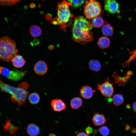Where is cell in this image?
Segmentation results:
<instances>
[{"mask_svg":"<svg viewBox=\"0 0 136 136\" xmlns=\"http://www.w3.org/2000/svg\"><path fill=\"white\" fill-rule=\"evenodd\" d=\"M99 132L103 136H107L110 132L108 128L106 126H103L100 127L98 129Z\"/></svg>","mask_w":136,"mask_h":136,"instance_id":"484cf974","label":"cell"},{"mask_svg":"<svg viewBox=\"0 0 136 136\" xmlns=\"http://www.w3.org/2000/svg\"><path fill=\"white\" fill-rule=\"evenodd\" d=\"M101 31L103 35L106 36H112L114 32L112 26L107 22L103 26Z\"/></svg>","mask_w":136,"mask_h":136,"instance_id":"e0dca14e","label":"cell"},{"mask_svg":"<svg viewBox=\"0 0 136 136\" xmlns=\"http://www.w3.org/2000/svg\"><path fill=\"white\" fill-rule=\"evenodd\" d=\"M104 8L106 11L111 14L120 12L119 5L115 0H105Z\"/></svg>","mask_w":136,"mask_h":136,"instance_id":"ba28073f","label":"cell"},{"mask_svg":"<svg viewBox=\"0 0 136 136\" xmlns=\"http://www.w3.org/2000/svg\"><path fill=\"white\" fill-rule=\"evenodd\" d=\"M110 41L109 39L106 37H100L97 42V45L101 48L106 49L109 46Z\"/></svg>","mask_w":136,"mask_h":136,"instance_id":"2e32d148","label":"cell"},{"mask_svg":"<svg viewBox=\"0 0 136 136\" xmlns=\"http://www.w3.org/2000/svg\"><path fill=\"white\" fill-rule=\"evenodd\" d=\"M95 90L90 86L87 85L83 86L80 90V93L82 97L84 98L89 99L92 97Z\"/></svg>","mask_w":136,"mask_h":136,"instance_id":"7c38bea8","label":"cell"},{"mask_svg":"<svg viewBox=\"0 0 136 136\" xmlns=\"http://www.w3.org/2000/svg\"><path fill=\"white\" fill-rule=\"evenodd\" d=\"M0 86L2 91L11 94L10 97L12 102L17 103L20 106L25 104L29 93L28 90L29 85L27 83L22 82L18 87H15L4 82L1 80Z\"/></svg>","mask_w":136,"mask_h":136,"instance_id":"7a4b0ae2","label":"cell"},{"mask_svg":"<svg viewBox=\"0 0 136 136\" xmlns=\"http://www.w3.org/2000/svg\"><path fill=\"white\" fill-rule=\"evenodd\" d=\"M48 136H56V135L53 133H51L49 134Z\"/></svg>","mask_w":136,"mask_h":136,"instance_id":"f546056e","label":"cell"},{"mask_svg":"<svg viewBox=\"0 0 136 136\" xmlns=\"http://www.w3.org/2000/svg\"><path fill=\"white\" fill-rule=\"evenodd\" d=\"M31 36L33 38L40 36L42 33V30L39 26L35 25L31 26L29 30Z\"/></svg>","mask_w":136,"mask_h":136,"instance_id":"d6986e66","label":"cell"},{"mask_svg":"<svg viewBox=\"0 0 136 136\" xmlns=\"http://www.w3.org/2000/svg\"><path fill=\"white\" fill-rule=\"evenodd\" d=\"M40 99L39 94L36 92L31 93L28 95V100L30 103L32 105L38 104L39 102Z\"/></svg>","mask_w":136,"mask_h":136,"instance_id":"603a6c76","label":"cell"},{"mask_svg":"<svg viewBox=\"0 0 136 136\" xmlns=\"http://www.w3.org/2000/svg\"><path fill=\"white\" fill-rule=\"evenodd\" d=\"M132 108L133 111L136 112V101L134 102L132 104Z\"/></svg>","mask_w":136,"mask_h":136,"instance_id":"f1b7e54d","label":"cell"},{"mask_svg":"<svg viewBox=\"0 0 136 136\" xmlns=\"http://www.w3.org/2000/svg\"><path fill=\"white\" fill-rule=\"evenodd\" d=\"M11 119H7L4 124H2L3 130L5 132L8 131L10 135H14L16 132L20 129V127L15 126L11 122Z\"/></svg>","mask_w":136,"mask_h":136,"instance_id":"8fae6325","label":"cell"},{"mask_svg":"<svg viewBox=\"0 0 136 136\" xmlns=\"http://www.w3.org/2000/svg\"><path fill=\"white\" fill-rule=\"evenodd\" d=\"M69 3L72 4V7L77 8L79 7L85 2L86 0H66Z\"/></svg>","mask_w":136,"mask_h":136,"instance_id":"cb8c5ba5","label":"cell"},{"mask_svg":"<svg viewBox=\"0 0 136 136\" xmlns=\"http://www.w3.org/2000/svg\"><path fill=\"white\" fill-rule=\"evenodd\" d=\"M105 22L101 16H98L93 19L91 20V23L93 27L100 28L104 24Z\"/></svg>","mask_w":136,"mask_h":136,"instance_id":"44dd1931","label":"cell"},{"mask_svg":"<svg viewBox=\"0 0 136 136\" xmlns=\"http://www.w3.org/2000/svg\"><path fill=\"white\" fill-rule=\"evenodd\" d=\"M86 133L89 134L91 133L93 131L92 128L89 126H88L86 128Z\"/></svg>","mask_w":136,"mask_h":136,"instance_id":"4316f807","label":"cell"},{"mask_svg":"<svg viewBox=\"0 0 136 136\" xmlns=\"http://www.w3.org/2000/svg\"><path fill=\"white\" fill-rule=\"evenodd\" d=\"M89 69L91 71L97 72L101 69V65L100 62L98 60L94 59L90 60L88 63Z\"/></svg>","mask_w":136,"mask_h":136,"instance_id":"ac0fdd59","label":"cell"},{"mask_svg":"<svg viewBox=\"0 0 136 136\" xmlns=\"http://www.w3.org/2000/svg\"><path fill=\"white\" fill-rule=\"evenodd\" d=\"M51 105L53 110L59 112L65 110L66 105L62 100L59 99H55L51 101Z\"/></svg>","mask_w":136,"mask_h":136,"instance_id":"30bf717a","label":"cell"},{"mask_svg":"<svg viewBox=\"0 0 136 136\" xmlns=\"http://www.w3.org/2000/svg\"><path fill=\"white\" fill-rule=\"evenodd\" d=\"M82 103L83 101L81 98L75 97L71 99L70 102V106L72 108L77 109L82 106Z\"/></svg>","mask_w":136,"mask_h":136,"instance_id":"ffe728a7","label":"cell"},{"mask_svg":"<svg viewBox=\"0 0 136 136\" xmlns=\"http://www.w3.org/2000/svg\"><path fill=\"white\" fill-rule=\"evenodd\" d=\"M92 121L94 126H99L105 124L107 120L103 114L97 113L93 115Z\"/></svg>","mask_w":136,"mask_h":136,"instance_id":"4fadbf2b","label":"cell"},{"mask_svg":"<svg viewBox=\"0 0 136 136\" xmlns=\"http://www.w3.org/2000/svg\"><path fill=\"white\" fill-rule=\"evenodd\" d=\"M11 61L13 66L17 68L22 67L25 63V61L23 57L19 55L15 56L12 59Z\"/></svg>","mask_w":136,"mask_h":136,"instance_id":"9a60e30c","label":"cell"},{"mask_svg":"<svg viewBox=\"0 0 136 136\" xmlns=\"http://www.w3.org/2000/svg\"><path fill=\"white\" fill-rule=\"evenodd\" d=\"M26 131L29 136H37L40 132V129L36 124L33 123L29 124L27 126Z\"/></svg>","mask_w":136,"mask_h":136,"instance_id":"5bb4252c","label":"cell"},{"mask_svg":"<svg viewBox=\"0 0 136 136\" xmlns=\"http://www.w3.org/2000/svg\"><path fill=\"white\" fill-rule=\"evenodd\" d=\"M124 101L123 96L120 94H114L112 97V102L115 106H119L122 104Z\"/></svg>","mask_w":136,"mask_h":136,"instance_id":"7402d4cb","label":"cell"},{"mask_svg":"<svg viewBox=\"0 0 136 136\" xmlns=\"http://www.w3.org/2000/svg\"><path fill=\"white\" fill-rule=\"evenodd\" d=\"M97 89L104 96L110 97L113 92L114 89L113 84L109 81L108 78L105 80V81L97 85Z\"/></svg>","mask_w":136,"mask_h":136,"instance_id":"52a82bcc","label":"cell"},{"mask_svg":"<svg viewBox=\"0 0 136 136\" xmlns=\"http://www.w3.org/2000/svg\"><path fill=\"white\" fill-rule=\"evenodd\" d=\"M93 26L91 22L82 16L76 17L74 20L72 29L73 39L82 45L93 40L91 30Z\"/></svg>","mask_w":136,"mask_h":136,"instance_id":"6da1fadb","label":"cell"},{"mask_svg":"<svg viewBox=\"0 0 136 136\" xmlns=\"http://www.w3.org/2000/svg\"><path fill=\"white\" fill-rule=\"evenodd\" d=\"M21 0H0V5L2 6L16 4Z\"/></svg>","mask_w":136,"mask_h":136,"instance_id":"d4e9b609","label":"cell"},{"mask_svg":"<svg viewBox=\"0 0 136 136\" xmlns=\"http://www.w3.org/2000/svg\"><path fill=\"white\" fill-rule=\"evenodd\" d=\"M18 52L14 41L8 36L0 39V58L4 61H11Z\"/></svg>","mask_w":136,"mask_h":136,"instance_id":"3957f363","label":"cell"},{"mask_svg":"<svg viewBox=\"0 0 136 136\" xmlns=\"http://www.w3.org/2000/svg\"><path fill=\"white\" fill-rule=\"evenodd\" d=\"M0 74L9 79L15 81L21 79L26 74V73L18 70H11L6 67L1 66Z\"/></svg>","mask_w":136,"mask_h":136,"instance_id":"8992f818","label":"cell"},{"mask_svg":"<svg viewBox=\"0 0 136 136\" xmlns=\"http://www.w3.org/2000/svg\"><path fill=\"white\" fill-rule=\"evenodd\" d=\"M33 70L37 74L42 75H44L47 72L48 67L45 61L41 60L36 63L34 66Z\"/></svg>","mask_w":136,"mask_h":136,"instance_id":"9c48e42d","label":"cell"},{"mask_svg":"<svg viewBox=\"0 0 136 136\" xmlns=\"http://www.w3.org/2000/svg\"><path fill=\"white\" fill-rule=\"evenodd\" d=\"M71 5L65 0L59 2L57 7V16L52 21V23L62 25L67 22L72 15L69 8Z\"/></svg>","mask_w":136,"mask_h":136,"instance_id":"277c9868","label":"cell"},{"mask_svg":"<svg viewBox=\"0 0 136 136\" xmlns=\"http://www.w3.org/2000/svg\"><path fill=\"white\" fill-rule=\"evenodd\" d=\"M83 8L84 15L86 18L88 19L99 16L102 12L101 5L96 0L86 1Z\"/></svg>","mask_w":136,"mask_h":136,"instance_id":"5b68a950","label":"cell"},{"mask_svg":"<svg viewBox=\"0 0 136 136\" xmlns=\"http://www.w3.org/2000/svg\"><path fill=\"white\" fill-rule=\"evenodd\" d=\"M76 136H90V135L84 132H80L78 133Z\"/></svg>","mask_w":136,"mask_h":136,"instance_id":"83f0119b","label":"cell"}]
</instances>
